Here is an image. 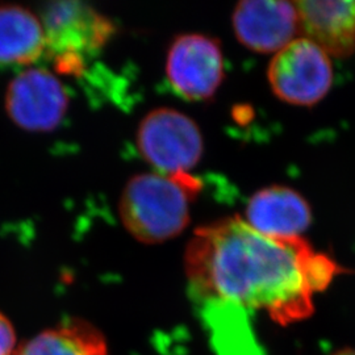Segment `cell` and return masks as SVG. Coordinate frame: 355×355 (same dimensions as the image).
Returning a JSON list of instances; mask_svg holds the SVG:
<instances>
[{
    "instance_id": "1",
    "label": "cell",
    "mask_w": 355,
    "mask_h": 355,
    "mask_svg": "<svg viewBox=\"0 0 355 355\" xmlns=\"http://www.w3.org/2000/svg\"><path fill=\"white\" fill-rule=\"evenodd\" d=\"M192 296L263 311L279 325L309 318L313 296L346 270L304 237H270L230 216L196 229L184 252Z\"/></svg>"
},
{
    "instance_id": "2",
    "label": "cell",
    "mask_w": 355,
    "mask_h": 355,
    "mask_svg": "<svg viewBox=\"0 0 355 355\" xmlns=\"http://www.w3.org/2000/svg\"><path fill=\"white\" fill-rule=\"evenodd\" d=\"M200 182L187 173H142L130 178L119 200V215L139 242L155 245L182 234L191 221V204Z\"/></svg>"
},
{
    "instance_id": "3",
    "label": "cell",
    "mask_w": 355,
    "mask_h": 355,
    "mask_svg": "<svg viewBox=\"0 0 355 355\" xmlns=\"http://www.w3.org/2000/svg\"><path fill=\"white\" fill-rule=\"evenodd\" d=\"M141 157L161 174H190L203 157L199 125L174 108H155L141 120L136 135Z\"/></svg>"
},
{
    "instance_id": "4",
    "label": "cell",
    "mask_w": 355,
    "mask_h": 355,
    "mask_svg": "<svg viewBox=\"0 0 355 355\" xmlns=\"http://www.w3.org/2000/svg\"><path fill=\"white\" fill-rule=\"evenodd\" d=\"M330 57L315 42L295 38L278 51L267 69V80L282 102L312 107L321 102L333 86Z\"/></svg>"
},
{
    "instance_id": "5",
    "label": "cell",
    "mask_w": 355,
    "mask_h": 355,
    "mask_svg": "<svg viewBox=\"0 0 355 355\" xmlns=\"http://www.w3.org/2000/svg\"><path fill=\"white\" fill-rule=\"evenodd\" d=\"M166 76L179 96L191 102L209 101L225 76L220 42L202 33L179 35L167 51Z\"/></svg>"
},
{
    "instance_id": "6",
    "label": "cell",
    "mask_w": 355,
    "mask_h": 355,
    "mask_svg": "<svg viewBox=\"0 0 355 355\" xmlns=\"http://www.w3.org/2000/svg\"><path fill=\"white\" fill-rule=\"evenodd\" d=\"M4 104L15 125L29 132H49L64 120L69 95L53 73L29 67L10 82Z\"/></svg>"
},
{
    "instance_id": "7",
    "label": "cell",
    "mask_w": 355,
    "mask_h": 355,
    "mask_svg": "<svg viewBox=\"0 0 355 355\" xmlns=\"http://www.w3.org/2000/svg\"><path fill=\"white\" fill-rule=\"evenodd\" d=\"M41 21L46 51L54 57L79 55L102 49L114 35V24L80 1H51L44 7Z\"/></svg>"
},
{
    "instance_id": "8",
    "label": "cell",
    "mask_w": 355,
    "mask_h": 355,
    "mask_svg": "<svg viewBox=\"0 0 355 355\" xmlns=\"http://www.w3.org/2000/svg\"><path fill=\"white\" fill-rule=\"evenodd\" d=\"M232 26L240 44L259 54H277L300 35L293 1L243 0L233 11Z\"/></svg>"
},
{
    "instance_id": "9",
    "label": "cell",
    "mask_w": 355,
    "mask_h": 355,
    "mask_svg": "<svg viewBox=\"0 0 355 355\" xmlns=\"http://www.w3.org/2000/svg\"><path fill=\"white\" fill-rule=\"evenodd\" d=\"M302 37L328 55L346 58L355 53V0H297Z\"/></svg>"
},
{
    "instance_id": "10",
    "label": "cell",
    "mask_w": 355,
    "mask_h": 355,
    "mask_svg": "<svg viewBox=\"0 0 355 355\" xmlns=\"http://www.w3.org/2000/svg\"><path fill=\"white\" fill-rule=\"evenodd\" d=\"M270 237H303L311 227L312 208L304 196L287 186L274 184L257 191L248 202L243 218Z\"/></svg>"
},
{
    "instance_id": "11",
    "label": "cell",
    "mask_w": 355,
    "mask_h": 355,
    "mask_svg": "<svg viewBox=\"0 0 355 355\" xmlns=\"http://www.w3.org/2000/svg\"><path fill=\"white\" fill-rule=\"evenodd\" d=\"M200 315L217 355H265L248 311L223 302H202Z\"/></svg>"
},
{
    "instance_id": "12",
    "label": "cell",
    "mask_w": 355,
    "mask_h": 355,
    "mask_svg": "<svg viewBox=\"0 0 355 355\" xmlns=\"http://www.w3.org/2000/svg\"><path fill=\"white\" fill-rule=\"evenodd\" d=\"M46 51L41 19L17 4L0 6V64H29Z\"/></svg>"
},
{
    "instance_id": "13",
    "label": "cell",
    "mask_w": 355,
    "mask_h": 355,
    "mask_svg": "<svg viewBox=\"0 0 355 355\" xmlns=\"http://www.w3.org/2000/svg\"><path fill=\"white\" fill-rule=\"evenodd\" d=\"M16 355H105V343L91 327L71 324L42 331Z\"/></svg>"
},
{
    "instance_id": "14",
    "label": "cell",
    "mask_w": 355,
    "mask_h": 355,
    "mask_svg": "<svg viewBox=\"0 0 355 355\" xmlns=\"http://www.w3.org/2000/svg\"><path fill=\"white\" fill-rule=\"evenodd\" d=\"M16 334L8 318L0 313V355H12Z\"/></svg>"
},
{
    "instance_id": "15",
    "label": "cell",
    "mask_w": 355,
    "mask_h": 355,
    "mask_svg": "<svg viewBox=\"0 0 355 355\" xmlns=\"http://www.w3.org/2000/svg\"><path fill=\"white\" fill-rule=\"evenodd\" d=\"M331 355H355V349H350V347H347V349L338 350V352H336V353H333Z\"/></svg>"
}]
</instances>
